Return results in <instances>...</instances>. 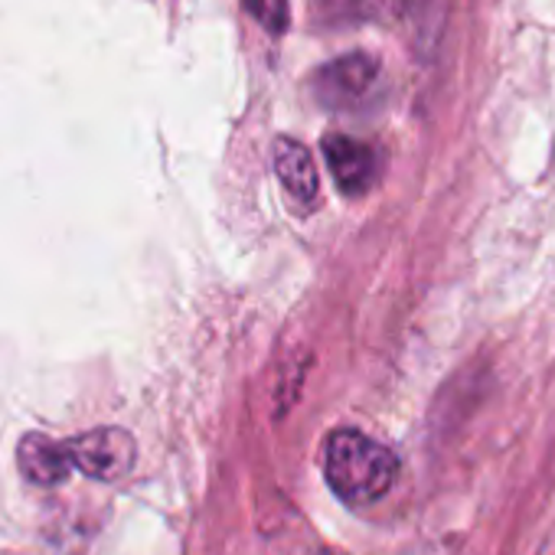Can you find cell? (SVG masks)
<instances>
[{"label":"cell","instance_id":"obj_3","mask_svg":"<svg viewBox=\"0 0 555 555\" xmlns=\"http://www.w3.org/2000/svg\"><path fill=\"white\" fill-rule=\"evenodd\" d=\"M376 79H379L376 60H370L366 53H353V56H344L318 73L314 95L324 108L344 112V108L360 105L373 92Z\"/></svg>","mask_w":555,"mask_h":555},{"label":"cell","instance_id":"obj_7","mask_svg":"<svg viewBox=\"0 0 555 555\" xmlns=\"http://www.w3.org/2000/svg\"><path fill=\"white\" fill-rule=\"evenodd\" d=\"M248 14L268 30V34H285L292 24V11H288V0H245Z\"/></svg>","mask_w":555,"mask_h":555},{"label":"cell","instance_id":"obj_5","mask_svg":"<svg viewBox=\"0 0 555 555\" xmlns=\"http://www.w3.org/2000/svg\"><path fill=\"white\" fill-rule=\"evenodd\" d=\"M17 467L37 487H60L76 470L69 441H56L50 435H40V431H34V435H27L21 441V448H17Z\"/></svg>","mask_w":555,"mask_h":555},{"label":"cell","instance_id":"obj_1","mask_svg":"<svg viewBox=\"0 0 555 555\" xmlns=\"http://www.w3.org/2000/svg\"><path fill=\"white\" fill-rule=\"evenodd\" d=\"M396 470H399L396 454L357 428H340L327 438L324 448L327 483L340 500L353 506H366L379 500L392 487Z\"/></svg>","mask_w":555,"mask_h":555},{"label":"cell","instance_id":"obj_4","mask_svg":"<svg viewBox=\"0 0 555 555\" xmlns=\"http://www.w3.org/2000/svg\"><path fill=\"white\" fill-rule=\"evenodd\" d=\"M324 157H327V167H331L337 186L347 196H363L366 190H373V183L379 177V160L370 144L353 141L347 134H327Z\"/></svg>","mask_w":555,"mask_h":555},{"label":"cell","instance_id":"obj_6","mask_svg":"<svg viewBox=\"0 0 555 555\" xmlns=\"http://www.w3.org/2000/svg\"><path fill=\"white\" fill-rule=\"evenodd\" d=\"M274 170H278V180L288 190L292 203L298 209H311L321 196V180H318V167H314V157L305 144L292 141V138H282L274 144Z\"/></svg>","mask_w":555,"mask_h":555},{"label":"cell","instance_id":"obj_8","mask_svg":"<svg viewBox=\"0 0 555 555\" xmlns=\"http://www.w3.org/2000/svg\"><path fill=\"white\" fill-rule=\"evenodd\" d=\"M539 555H555V529L548 532V539H545V545H542V552Z\"/></svg>","mask_w":555,"mask_h":555},{"label":"cell","instance_id":"obj_2","mask_svg":"<svg viewBox=\"0 0 555 555\" xmlns=\"http://www.w3.org/2000/svg\"><path fill=\"white\" fill-rule=\"evenodd\" d=\"M73 451V464L76 470H82L92 480H121L125 474H131L134 457H138V444L125 428H95L86 431L79 438L69 441Z\"/></svg>","mask_w":555,"mask_h":555}]
</instances>
